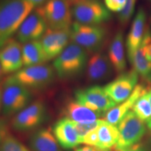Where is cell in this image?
<instances>
[{
	"instance_id": "6da1fadb",
	"label": "cell",
	"mask_w": 151,
	"mask_h": 151,
	"mask_svg": "<svg viewBox=\"0 0 151 151\" xmlns=\"http://www.w3.org/2000/svg\"><path fill=\"white\" fill-rule=\"evenodd\" d=\"M34 8L27 0H0V49L18 31Z\"/></svg>"
},
{
	"instance_id": "7a4b0ae2",
	"label": "cell",
	"mask_w": 151,
	"mask_h": 151,
	"mask_svg": "<svg viewBox=\"0 0 151 151\" xmlns=\"http://www.w3.org/2000/svg\"><path fill=\"white\" fill-rule=\"evenodd\" d=\"M88 64V53L76 43L67 46L53 62V68L59 78L70 79L83 72Z\"/></svg>"
},
{
	"instance_id": "3957f363",
	"label": "cell",
	"mask_w": 151,
	"mask_h": 151,
	"mask_svg": "<svg viewBox=\"0 0 151 151\" xmlns=\"http://www.w3.org/2000/svg\"><path fill=\"white\" fill-rule=\"evenodd\" d=\"M32 99L27 87L10 76L4 81L1 90V111L6 116L18 113L27 106Z\"/></svg>"
},
{
	"instance_id": "277c9868",
	"label": "cell",
	"mask_w": 151,
	"mask_h": 151,
	"mask_svg": "<svg viewBox=\"0 0 151 151\" xmlns=\"http://www.w3.org/2000/svg\"><path fill=\"white\" fill-rule=\"evenodd\" d=\"M71 4L72 17L80 24L99 25L111 18L109 9L97 0H74Z\"/></svg>"
},
{
	"instance_id": "5b68a950",
	"label": "cell",
	"mask_w": 151,
	"mask_h": 151,
	"mask_svg": "<svg viewBox=\"0 0 151 151\" xmlns=\"http://www.w3.org/2000/svg\"><path fill=\"white\" fill-rule=\"evenodd\" d=\"M70 30L72 42L89 52L100 50L106 37V29L99 25H86L75 22Z\"/></svg>"
},
{
	"instance_id": "8992f818",
	"label": "cell",
	"mask_w": 151,
	"mask_h": 151,
	"mask_svg": "<svg viewBox=\"0 0 151 151\" xmlns=\"http://www.w3.org/2000/svg\"><path fill=\"white\" fill-rule=\"evenodd\" d=\"M119 137L115 149L121 151L134 146L141 140L146 132L144 122L129 111L118 124Z\"/></svg>"
},
{
	"instance_id": "52a82bcc",
	"label": "cell",
	"mask_w": 151,
	"mask_h": 151,
	"mask_svg": "<svg viewBox=\"0 0 151 151\" xmlns=\"http://www.w3.org/2000/svg\"><path fill=\"white\" fill-rule=\"evenodd\" d=\"M55 71L48 65H39L24 67L17 71L13 76L15 79L29 88L39 89L48 86L55 79Z\"/></svg>"
},
{
	"instance_id": "ba28073f",
	"label": "cell",
	"mask_w": 151,
	"mask_h": 151,
	"mask_svg": "<svg viewBox=\"0 0 151 151\" xmlns=\"http://www.w3.org/2000/svg\"><path fill=\"white\" fill-rule=\"evenodd\" d=\"M39 10L49 28L52 29H69L71 24V8L67 0H48Z\"/></svg>"
},
{
	"instance_id": "9c48e42d",
	"label": "cell",
	"mask_w": 151,
	"mask_h": 151,
	"mask_svg": "<svg viewBox=\"0 0 151 151\" xmlns=\"http://www.w3.org/2000/svg\"><path fill=\"white\" fill-rule=\"evenodd\" d=\"M74 95L78 103L103 114L117 104L107 94L104 88L99 86L78 89L76 90Z\"/></svg>"
},
{
	"instance_id": "30bf717a",
	"label": "cell",
	"mask_w": 151,
	"mask_h": 151,
	"mask_svg": "<svg viewBox=\"0 0 151 151\" xmlns=\"http://www.w3.org/2000/svg\"><path fill=\"white\" fill-rule=\"evenodd\" d=\"M47 118V110L41 101H35L18 113L11 124L18 131H27L42 124Z\"/></svg>"
},
{
	"instance_id": "8fae6325",
	"label": "cell",
	"mask_w": 151,
	"mask_h": 151,
	"mask_svg": "<svg viewBox=\"0 0 151 151\" xmlns=\"http://www.w3.org/2000/svg\"><path fill=\"white\" fill-rule=\"evenodd\" d=\"M139 75L132 69L122 73L119 76L104 87L107 94L116 104L124 102L130 97L137 86Z\"/></svg>"
},
{
	"instance_id": "7c38bea8",
	"label": "cell",
	"mask_w": 151,
	"mask_h": 151,
	"mask_svg": "<svg viewBox=\"0 0 151 151\" xmlns=\"http://www.w3.org/2000/svg\"><path fill=\"white\" fill-rule=\"evenodd\" d=\"M47 22L38 8L30 13L17 31L16 38L20 43L37 41L46 33Z\"/></svg>"
},
{
	"instance_id": "4fadbf2b",
	"label": "cell",
	"mask_w": 151,
	"mask_h": 151,
	"mask_svg": "<svg viewBox=\"0 0 151 151\" xmlns=\"http://www.w3.org/2000/svg\"><path fill=\"white\" fill-rule=\"evenodd\" d=\"M71 39V30L52 29L48 28L46 33L40 40L47 60L57 58L67 48V45Z\"/></svg>"
},
{
	"instance_id": "5bb4252c",
	"label": "cell",
	"mask_w": 151,
	"mask_h": 151,
	"mask_svg": "<svg viewBox=\"0 0 151 151\" xmlns=\"http://www.w3.org/2000/svg\"><path fill=\"white\" fill-rule=\"evenodd\" d=\"M150 90H151V84L144 82L137 84L130 97L126 101L121 104L116 106L104 113V120L113 125H118L124 116L129 112V109H132L136 101Z\"/></svg>"
},
{
	"instance_id": "9a60e30c",
	"label": "cell",
	"mask_w": 151,
	"mask_h": 151,
	"mask_svg": "<svg viewBox=\"0 0 151 151\" xmlns=\"http://www.w3.org/2000/svg\"><path fill=\"white\" fill-rule=\"evenodd\" d=\"M22 48L19 41L11 39L0 49V64L4 74L18 71L22 67Z\"/></svg>"
},
{
	"instance_id": "2e32d148",
	"label": "cell",
	"mask_w": 151,
	"mask_h": 151,
	"mask_svg": "<svg viewBox=\"0 0 151 151\" xmlns=\"http://www.w3.org/2000/svg\"><path fill=\"white\" fill-rule=\"evenodd\" d=\"M52 133L62 148L71 149L82 143L78 134L74 122L67 118L58 120L52 127Z\"/></svg>"
},
{
	"instance_id": "e0dca14e",
	"label": "cell",
	"mask_w": 151,
	"mask_h": 151,
	"mask_svg": "<svg viewBox=\"0 0 151 151\" xmlns=\"http://www.w3.org/2000/svg\"><path fill=\"white\" fill-rule=\"evenodd\" d=\"M113 67L108 55L101 52L94 54L87 64V76L92 82L106 80L113 74Z\"/></svg>"
},
{
	"instance_id": "ac0fdd59",
	"label": "cell",
	"mask_w": 151,
	"mask_h": 151,
	"mask_svg": "<svg viewBox=\"0 0 151 151\" xmlns=\"http://www.w3.org/2000/svg\"><path fill=\"white\" fill-rule=\"evenodd\" d=\"M146 12L142 8L139 9L132 22L126 41L128 59L141 46L146 29Z\"/></svg>"
},
{
	"instance_id": "d6986e66",
	"label": "cell",
	"mask_w": 151,
	"mask_h": 151,
	"mask_svg": "<svg viewBox=\"0 0 151 151\" xmlns=\"http://www.w3.org/2000/svg\"><path fill=\"white\" fill-rule=\"evenodd\" d=\"M66 118L76 123H90L99 120L103 113L94 111L81 104L76 101H69L64 109Z\"/></svg>"
},
{
	"instance_id": "ffe728a7",
	"label": "cell",
	"mask_w": 151,
	"mask_h": 151,
	"mask_svg": "<svg viewBox=\"0 0 151 151\" xmlns=\"http://www.w3.org/2000/svg\"><path fill=\"white\" fill-rule=\"evenodd\" d=\"M97 142L95 148L104 151H109L116 147L119 137L118 127L101 120L99 125L96 128Z\"/></svg>"
},
{
	"instance_id": "44dd1931",
	"label": "cell",
	"mask_w": 151,
	"mask_h": 151,
	"mask_svg": "<svg viewBox=\"0 0 151 151\" xmlns=\"http://www.w3.org/2000/svg\"><path fill=\"white\" fill-rule=\"evenodd\" d=\"M109 58L113 69L117 73H123L127 67L124 49V37L121 31H119L110 43L109 48Z\"/></svg>"
},
{
	"instance_id": "7402d4cb",
	"label": "cell",
	"mask_w": 151,
	"mask_h": 151,
	"mask_svg": "<svg viewBox=\"0 0 151 151\" xmlns=\"http://www.w3.org/2000/svg\"><path fill=\"white\" fill-rule=\"evenodd\" d=\"M29 145L34 151H61L53 133L47 129L36 132L30 139Z\"/></svg>"
},
{
	"instance_id": "603a6c76",
	"label": "cell",
	"mask_w": 151,
	"mask_h": 151,
	"mask_svg": "<svg viewBox=\"0 0 151 151\" xmlns=\"http://www.w3.org/2000/svg\"><path fill=\"white\" fill-rule=\"evenodd\" d=\"M22 62L24 67L42 65L48 61L40 41L26 43L22 48Z\"/></svg>"
},
{
	"instance_id": "cb8c5ba5",
	"label": "cell",
	"mask_w": 151,
	"mask_h": 151,
	"mask_svg": "<svg viewBox=\"0 0 151 151\" xmlns=\"http://www.w3.org/2000/svg\"><path fill=\"white\" fill-rule=\"evenodd\" d=\"M133 69L141 77V82L151 84V62L143 53L142 47L139 46L129 58Z\"/></svg>"
},
{
	"instance_id": "d4e9b609",
	"label": "cell",
	"mask_w": 151,
	"mask_h": 151,
	"mask_svg": "<svg viewBox=\"0 0 151 151\" xmlns=\"http://www.w3.org/2000/svg\"><path fill=\"white\" fill-rule=\"evenodd\" d=\"M132 111L135 113L138 118L143 122H148L151 119V104L146 97V94L139 98L136 101Z\"/></svg>"
},
{
	"instance_id": "484cf974",
	"label": "cell",
	"mask_w": 151,
	"mask_h": 151,
	"mask_svg": "<svg viewBox=\"0 0 151 151\" xmlns=\"http://www.w3.org/2000/svg\"><path fill=\"white\" fill-rule=\"evenodd\" d=\"M0 151H29L14 137L7 135L0 143Z\"/></svg>"
},
{
	"instance_id": "4316f807",
	"label": "cell",
	"mask_w": 151,
	"mask_h": 151,
	"mask_svg": "<svg viewBox=\"0 0 151 151\" xmlns=\"http://www.w3.org/2000/svg\"><path fill=\"white\" fill-rule=\"evenodd\" d=\"M126 5L121 12L118 15L119 21L122 24H127L131 19L134 11L137 0H126Z\"/></svg>"
},
{
	"instance_id": "83f0119b",
	"label": "cell",
	"mask_w": 151,
	"mask_h": 151,
	"mask_svg": "<svg viewBox=\"0 0 151 151\" xmlns=\"http://www.w3.org/2000/svg\"><path fill=\"white\" fill-rule=\"evenodd\" d=\"M101 121V120L99 119V120H97V121L90 122V123H76V122H74L76 129V131L78 132V136L82 140V143L83 138L92 130L95 129L99 125Z\"/></svg>"
},
{
	"instance_id": "f1b7e54d",
	"label": "cell",
	"mask_w": 151,
	"mask_h": 151,
	"mask_svg": "<svg viewBox=\"0 0 151 151\" xmlns=\"http://www.w3.org/2000/svg\"><path fill=\"white\" fill-rule=\"evenodd\" d=\"M126 0H104L105 6L113 12H121L126 5Z\"/></svg>"
},
{
	"instance_id": "f546056e",
	"label": "cell",
	"mask_w": 151,
	"mask_h": 151,
	"mask_svg": "<svg viewBox=\"0 0 151 151\" xmlns=\"http://www.w3.org/2000/svg\"><path fill=\"white\" fill-rule=\"evenodd\" d=\"M141 47H142L143 53H144L146 58L149 61L151 62V42L148 43L147 45L141 44Z\"/></svg>"
},
{
	"instance_id": "4dcf8cb0",
	"label": "cell",
	"mask_w": 151,
	"mask_h": 151,
	"mask_svg": "<svg viewBox=\"0 0 151 151\" xmlns=\"http://www.w3.org/2000/svg\"><path fill=\"white\" fill-rule=\"evenodd\" d=\"M8 135L7 134V129L6 124L2 120L0 119V143L2 141L4 138Z\"/></svg>"
},
{
	"instance_id": "1f68e13d",
	"label": "cell",
	"mask_w": 151,
	"mask_h": 151,
	"mask_svg": "<svg viewBox=\"0 0 151 151\" xmlns=\"http://www.w3.org/2000/svg\"><path fill=\"white\" fill-rule=\"evenodd\" d=\"M74 151H104L102 150H100V149L95 148V147L93 146H81L79 147V148H76Z\"/></svg>"
},
{
	"instance_id": "d6a6232c",
	"label": "cell",
	"mask_w": 151,
	"mask_h": 151,
	"mask_svg": "<svg viewBox=\"0 0 151 151\" xmlns=\"http://www.w3.org/2000/svg\"><path fill=\"white\" fill-rule=\"evenodd\" d=\"M29 3H31L34 6H41L45 4L48 0H27Z\"/></svg>"
},
{
	"instance_id": "836d02e7",
	"label": "cell",
	"mask_w": 151,
	"mask_h": 151,
	"mask_svg": "<svg viewBox=\"0 0 151 151\" xmlns=\"http://www.w3.org/2000/svg\"><path fill=\"white\" fill-rule=\"evenodd\" d=\"M121 151H144V150H143V149L141 148L140 146L136 144V145H134V146L130 147V148H129L125 149V150H123Z\"/></svg>"
},
{
	"instance_id": "e575fe53",
	"label": "cell",
	"mask_w": 151,
	"mask_h": 151,
	"mask_svg": "<svg viewBox=\"0 0 151 151\" xmlns=\"http://www.w3.org/2000/svg\"><path fill=\"white\" fill-rule=\"evenodd\" d=\"M146 97L148 98V101H150V103L151 104V90H150V91L147 92V93L146 94Z\"/></svg>"
},
{
	"instance_id": "d590c367",
	"label": "cell",
	"mask_w": 151,
	"mask_h": 151,
	"mask_svg": "<svg viewBox=\"0 0 151 151\" xmlns=\"http://www.w3.org/2000/svg\"><path fill=\"white\" fill-rule=\"evenodd\" d=\"M1 108V89L0 88V110Z\"/></svg>"
},
{
	"instance_id": "8d00e7d4",
	"label": "cell",
	"mask_w": 151,
	"mask_h": 151,
	"mask_svg": "<svg viewBox=\"0 0 151 151\" xmlns=\"http://www.w3.org/2000/svg\"><path fill=\"white\" fill-rule=\"evenodd\" d=\"M3 74H4V73H3L2 69H1V64H0V80H1V76H2V75H3Z\"/></svg>"
},
{
	"instance_id": "74e56055",
	"label": "cell",
	"mask_w": 151,
	"mask_h": 151,
	"mask_svg": "<svg viewBox=\"0 0 151 151\" xmlns=\"http://www.w3.org/2000/svg\"><path fill=\"white\" fill-rule=\"evenodd\" d=\"M148 127L150 128V129H151V119H150V121L148 122Z\"/></svg>"
},
{
	"instance_id": "f35d334b",
	"label": "cell",
	"mask_w": 151,
	"mask_h": 151,
	"mask_svg": "<svg viewBox=\"0 0 151 151\" xmlns=\"http://www.w3.org/2000/svg\"><path fill=\"white\" fill-rule=\"evenodd\" d=\"M67 1H69V3H70V4H71V3H72V2H73V1H74V0H67Z\"/></svg>"
},
{
	"instance_id": "ab89813d",
	"label": "cell",
	"mask_w": 151,
	"mask_h": 151,
	"mask_svg": "<svg viewBox=\"0 0 151 151\" xmlns=\"http://www.w3.org/2000/svg\"><path fill=\"white\" fill-rule=\"evenodd\" d=\"M150 30H151V17H150Z\"/></svg>"
}]
</instances>
